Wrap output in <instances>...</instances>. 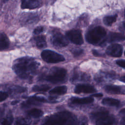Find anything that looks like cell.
<instances>
[{
    "label": "cell",
    "mask_w": 125,
    "mask_h": 125,
    "mask_svg": "<svg viewBox=\"0 0 125 125\" xmlns=\"http://www.w3.org/2000/svg\"><path fill=\"white\" fill-rule=\"evenodd\" d=\"M39 65L40 63L32 58L24 57L14 62L13 69L20 78L27 79L34 74Z\"/></svg>",
    "instance_id": "cell-1"
},
{
    "label": "cell",
    "mask_w": 125,
    "mask_h": 125,
    "mask_svg": "<svg viewBox=\"0 0 125 125\" xmlns=\"http://www.w3.org/2000/svg\"><path fill=\"white\" fill-rule=\"evenodd\" d=\"M77 121L76 117L72 113L63 111L48 117L44 125H76Z\"/></svg>",
    "instance_id": "cell-2"
},
{
    "label": "cell",
    "mask_w": 125,
    "mask_h": 125,
    "mask_svg": "<svg viewBox=\"0 0 125 125\" xmlns=\"http://www.w3.org/2000/svg\"><path fill=\"white\" fill-rule=\"evenodd\" d=\"M106 31L101 26H96L89 30L85 35L87 42L93 44H101L105 42Z\"/></svg>",
    "instance_id": "cell-3"
},
{
    "label": "cell",
    "mask_w": 125,
    "mask_h": 125,
    "mask_svg": "<svg viewBox=\"0 0 125 125\" xmlns=\"http://www.w3.org/2000/svg\"><path fill=\"white\" fill-rule=\"evenodd\" d=\"M66 70L61 67H53L45 76V80L52 83H60L64 81L66 76Z\"/></svg>",
    "instance_id": "cell-4"
},
{
    "label": "cell",
    "mask_w": 125,
    "mask_h": 125,
    "mask_svg": "<svg viewBox=\"0 0 125 125\" xmlns=\"http://www.w3.org/2000/svg\"><path fill=\"white\" fill-rule=\"evenodd\" d=\"M93 118L96 120V125H115L116 122L113 116L104 111L94 113Z\"/></svg>",
    "instance_id": "cell-5"
},
{
    "label": "cell",
    "mask_w": 125,
    "mask_h": 125,
    "mask_svg": "<svg viewBox=\"0 0 125 125\" xmlns=\"http://www.w3.org/2000/svg\"><path fill=\"white\" fill-rule=\"evenodd\" d=\"M41 56L45 62L48 63H57L64 61V58L62 55L49 50H43Z\"/></svg>",
    "instance_id": "cell-6"
},
{
    "label": "cell",
    "mask_w": 125,
    "mask_h": 125,
    "mask_svg": "<svg viewBox=\"0 0 125 125\" xmlns=\"http://www.w3.org/2000/svg\"><path fill=\"white\" fill-rule=\"evenodd\" d=\"M67 38L73 43L80 45L83 43V36L81 32L79 30H71L66 33Z\"/></svg>",
    "instance_id": "cell-7"
},
{
    "label": "cell",
    "mask_w": 125,
    "mask_h": 125,
    "mask_svg": "<svg viewBox=\"0 0 125 125\" xmlns=\"http://www.w3.org/2000/svg\"><path fill=\"white\" fill-rule=\"evenodd\" d=\"M51 40L53 45L57 47H64L68 44V41L66 38L59 32L54 33Z\"/></svg>",
    "instance_id": "cell-8"
},
{
    "label": "cell",
    "mask_w": 125,
    "mask_h": 125,
    "mask_svg": "<svg viewBox=\"0 0 125 125\" xmlns=\"http://www.w3.org/2000/svg\"><path fill=\"white\" fill-rule=\"evenodd\" d=\"M123 46L117 43L111 44L109 46L106 50V53L112 57H120L123 53Z\"/></svg>",
    "instance_id": "cell-9"
},
{
    "label": "cell",
    "mask_w": 125,
    "mask_h": 125,
    "mask_svg": "<svg viewBox=\"0 0 125 125\" xmlns=\"http://www.w3.org/2000/svg\"><path fill=\"white\" fill-rule=\"evenodd\" d=\"M96 89L91 85L88 84H80L77 85L74 90L75 93H91L95 92Z\"/></svg>",
    "instance_id": "cell-10"
},
{
    "label": "cell",
    "mask_w": 125,
    "mask_h": 125,
    "mask_svg": "<svg viewBox=\"0 0 125 125\" xmlns=\"http://www.w3.org/2000/svg\"><path fill=\"white\" fill-rule=\"evenodd\" d=\"M40 5V0H21V7L22 9H35Z\"/></svg>",
    "instance_id": "cell-11"
},
{
    "label": "cell",
    "mask_w": 125,
    "mask_h": 125,
    "mask_svg": "<svg viewBox=\"0 0 125 125\" xmlns=\"http://www.w3.org/2000/svg\"><path fill=\"white\" fill-rule=\"evenodd\" d=\"M46 102V100L42 97L34 96L29 98L26 101H24L21 104V106L23 108L27 107L31 105L36 104L40 103H43Z\"/></svg>",
    "instance_id": "cell-12"
},
{
    "label": "cell",
    "mask_w": 125,
    "mask_h": 125,
    "mask_svg": "<svg viewBox=\"0 0 125 125\" xmlns=\"http://www.w3.org/2000/svg\"><path fill=\"white\" fill-rule=\"evenodd\" d=\"M125 40L124 36L120 33H110L109 34L107 38L105 39V42L107 41L109 42H119Z\"/></svg>",
    "instance_id": "cell-13"
},
{
    "label": "cell",
    "mask_w": 125,
    "mask_h": 125,
    "mask_svg": "<svg viewBox=\"0 0 125 125\" xmlns=\"http://www.w3.org/2000/svg\"><path fill=\"white\" fill-rule=\"evenodd\" d=\"M9 46V40L4 32H0V50L7 48Z\"/></svg>",
    "instance_id": "cell-14"
},
{
    "label": "cell",
    "mask_w": 125,
    "mask_h": 125,
    "mask_svg": "<svg viewBox=\"0 0 125 125\" xmlns=\"http://www.w3.org/2000/svg\"><path fill=\"white\" fill-rule=\"evenodd\" d=\"M13 121V117L11 112H8L5 116L0 119V125H11Z\"/></svg>",
    "instance_id": "cell-15"
},
{
    "label": "cell",
    "mask_w": 125,
    "mask_h": 125,
    "mask_svg": "<svg viewBox=\"0 0 125 125\" xmlns=\"http://www.w3.org/2000/svg\"><path fill=\"white\" fill-rule=\"evenodd\" d=\"M94 101V99L91 97H84L83 98H74L72 102L77 104H90Z\"/></svg>",
    "instance_id": "cell-16"
},
{
    "label": "cell",
    "mask_w": 125,
    "mask_h": 125,
    "mask_svg": "<svg viewBox=\"0 0 125 125\" xmlns=\"http://www.w3.org/2000/svg\"><path fill=\"white\" fill-rule=\"evenodd\" d=\"M102 103L103 104L107 106L115 107L118 106L120 104V101L118 100L110 98L104 99L102 101Z\"/></svg>",
    "instance_id": "cell-17"
},
{
    "label": "cell",
    "mask_w": 125,
    "mask_h": 125,
    "mask_svg": "<svg viewBox=\"0 0 125 125\" xmlns=\"http://www.w3.org/2000/svg\"><path fill=\"white\" fill-rule=\"evenodd\" d=\"M35 43L37 47L39 48H44L46 46L45 37L43 35H40L35 38Z\"/></svg>",
    "instance_id": "cell-18"
},
{
    "label": "cell",
    "mask_w": 125,
    "mask_h": 125,
    "mask_svg": "<svg viewBox=\"0 0 125 125\" xmlns=\"http://www.w3.org/2000/svg\"><path fill=\"white\" fill-rule=\"evenodd\" d=\"M67 87L65 85L60 86L56 87L49 91V93L51 94H57V95H64L67 92Z\"/></svg>",
    "instance_id": "cell-19"
},
{
    "label": "cell",
    "mask_w": 125,
    "mask_h": 125,
    "mask_svg": "<svg viewBox=\"0 0 125 125\" xmlns=\"http://www.w3.org/2000/svg\"><path fill=\"white\" fill-rule=\"evenodd\" d=\"M105 91L110 94H119L121 93V88L117 85H108L105 87Z\"/></svg>",
    "instance_id": "cell-20"
},
{
    "label": "cell",
    "mask_w": 125,
    "mask_h": 125,
    "mask_svg": "<svg viewBox=\"0 0 125 125\" xmlns=\"http://www.w3.org/2000/svg\"><path fill=\"white\" fill-rule=\"evenodd\" d=\"M43 114V112L40 109L37 108H33L27 112V114L28 116L33 118H39L41 117Z\"/></svg>",
    "instance_id": "cell-21"
},
{
    "label": "cell",
    "mask_w": 125,
    "mask_h": 125,
    "mask_svg": "<svg viewBox=\"0 0 125 125\" xmlns=\"http://www.w3.org/2000/svg\"><path fill=\"white\" fill-rule=\"evenodd\" d=\"M117 15L112 16H108L105 17L103 19V21L104 24L107 26L111 25L113 23H114L117 19Z\"/></svg>",
    "instance_id": "cell-22"
},
{
    "label": "cell",
    "mask_w": 125,
    "mask_h": 125,
    "mask_svg": "<svg viewBox=\"0 0 125 125\" xmlns=\"http://www.w3.org/2000/svg\"><path fill=\"white\" fill-rule=\"evenodd\" d=\"M50 89V87L45 84L35 85L33 87V90L35 92H46Z\"/></svg>",
    "instance_id": "cell-23"
},
{
    "label": "cell",
    "mask_w": 125,
    "mask_h": 125,
    "mask_svg": "<svg viewBox=\"0 0 125 125\" xmlns=\"http://www.w3.org/2000/svg\"><path fill=\"white\" fill-rule=\"evenodd\" d=\"M30 124V121L28 119L22 117H19L17 119L15 125H29Z\"/></svg>",
    "instance_id": "cell-24"
},
{
    "label": "cell",
    "mask_w": 125,
    "mask_h": 125,
    "mask_svg": "<svg viewBox=\"0 0 125 125\" xmlns=\"http://www.w3.org/2000/svg\"><path fill=\"white\" fill-rule=\"evenodd\" d=\"M72 54H73L74 56L77 57V56H79L81 55L82 54H83V50L81 49L76 48L75 49H74L72 51Z\"/></svg>",
    "instance_id": "cell-25"
},
{
    "label": "cell",
    "mask_w": 125,
    "mask_h": 125,
    "mask_svg": "<svg viewBox=\"0 0 125 125\" xmlns=\"http://www.w3.org/2000/svg\"><path fill=\"white\" fill-rule=\"evenodd\" d=\"M8 97V94L6 92L0 91V102L6 100Z\"/></svg>",
    "instance_id": "cell-26"
},
{
    "label": "cell",
    "mask_w": 125,
    "mask_h": 125,
    "mask_svg": "<svg viewBox=\"0 0 125 125\" xmlns=\"http://www.w3.org/2000/svg\"><path fill=\"white\" fill-rule=\"evenodd\" d=\"M43 31V27L42 26H38L36 27L34 31V33L35 34H39Z\"/></svg>",
    "instance_id": "cell-27"
},
{
    "label": "cell",
    "mask_w": 125,
    "mask_h": 125,
    "mask_svg": "<svg viewBox=\"0 0 125 125\" xmlns=\"http://www.w3.org/2000/svg\"><path fill=\"white\" fill-rule=\"evenodd\" d=\"M116 63L120 66L123 67V68H125V61L124 60H120L116 61Z\"/></svg>",
    "instance_id": "cell-28"
},
{
    "label": "cell",
    "mask_w": 125,
    "mask_h": 125,
    "mask_svg": "<svg viewBox=\"0 0 125 125\" xmlns=\"http://www.w3.org/2000/svg\"><path fill=\"white\" fill-rule=\"evenodd\" d=\"M76 125H87V124L86 121H81L80 122H77Z\"/></svg>",
    "instance_id": "cell-29"
},
{
    "label": "cell",
    "mask_w": 125,
    "mask_h": 125,
    "mask_svg": "<svg viewBox=\"0 0 125 125\" xmlns=\"http://www.w3.org/2000/svg\"><path fill=\"white\" fill-rule=\"evenodd\" d=\"M4 109L2 107H0V119L4 115Z\"/></svg>",
    "instance_id": "cell-30"
},
{
    "label": "cell",
    "mask_w": 125,
    "mask_h": 125,
    "mask_svg": "<svg viewBox=\"0 0 125 125\" xmlns=\"http://www.w3.org/2000/svg\"><path fill=\"white\" fill-rule=\"evenodd\" d=\"M92 52H93V55H94L95 56H101V54H99V53L97 51H96V50H92Z\"/></svg>",
    "instance_id": "cell-31"
},
{
    "label": "cell",
    "mask_w": 125,
    "mask_h": 125,
    "mask_svg": "<svg viewBox=\"0 0 125 125\" xmlns=\"http://www.w3.org/2000/svg\"><path fill=\"white\" fill-rule=\"evenodd\" d=\"M92 96L93 97H101L103 96V94H101V93H98V94H94L92 95Z\"/></svg>",
    "instance_id": "cell-32"
},
{
    "label": "cell",
    "mask_w": 125,
    "mask_h": 125,
    "mask_svg": "<svg viewBox=\"0 0 125 125\" xmlns=\"http://www.w3.org/2000/svg\"><path fill=\"white\" fill-rule=\"evenodd\" d=\"M120 80H121V81H122L123 82L125 83V76H123L122 77H121Z\"/></svg>",
    "instance_id": "cell-33"
},
{
    "label": "cell",
    "mask_w": 125,
    "mask_h": 125,
    "mask_svg": "<svg viewBox=\"0 0 125 125\" xmlns=\"http://www.w3.org/2000/svg\"><path fill=\"white\" fill-rule=\"evenodd\" d=\"M18 102V101H13V102H12V103H11V104H17V103Z\"/></svg>",
    "instance_id": "cell-34"
},
{
    "label": "cell",
    "mask_w": 125,
    "mask_h": 125,
    "mask_svg": "<svg viewBox=\"0 0 125 125\" xmlns=\"http://www.w3.org/2000/svg\"><path fill=\"white\" fill-rule=\"evenodd\" d=\"M4 0V1H8V0Z\"/></svg>",
    "instance_id": "cell-35"
}]
</instances>
